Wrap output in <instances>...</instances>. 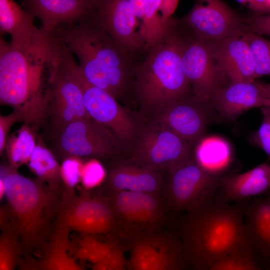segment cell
I'll return each instance as SVG.
<instances>
[{
  "label": "cell",
  "instance_id": "7c38bea8",
  "mask_svg": "<svg viewBox=\"0 0 270 270\" xmlns=\"http://www.w3.org/2000/svg\"><path fill=\"white\" fill-rule=\"evenodd\" d=\"M58 50V64L48 110V118L56 135L74 122L91 118L86 110L81 89L70 71L69 56L72 52L60 40Z\"/></svg>",
  "mask_w": 270,
  "mask_h": 270
},
{
  "label": "cell",
  "instance_id": "9c48e42d",
  "mask_svg": "<svg viewBox=\"0 0 270 270\" xmlns=\"http://www.w3.org/2000/svg\"><path fill=\"white\" fill-rule=\"evenodd\" d=\"M168 170V200L177 210L188 212L211 200L222 177L207 172L191 154Z\"/></svg>",
  "mask_w": 270,
  "mask_h": 270
},
{
  "label": "cell",
  "instance_id": "e0dca14e",
  "mask_svg": "<svg viewBox=\"0 0 270 270\" xmlns=\"http://www.w3.org/2000/svg\"><path fill=\"white\" fill-rule=\"evenodd\" d=\"M96 0H24L20 6L41 20L43 32L50 34L60 24H74L90 19Z\"/></svg>",
  "mask_w": 270,
  "mask_h": 270
},
{
  "label": "cell",
  "instance_id": "7a4b0ae2",
  "mask_svg": "<svg viewBox=\"0 0 270 270\" xmlns=\"http://www.w3.org/2000/svg\"><path fill=\"white\" fill-rule=\"evenodd\" d=\"M78 58L79 70L92 84L116 99L133 98L138 63L124 53L92 17L74 24H62L52 32Z\"/></svg>",
  "mask_w": 270,
  "mask_h": 270
},
{
  "label": "cell",
  "instance_id": "f546056e",
  "mask_svg": "<svg viewBox=\"0 0 270 270\" xmlns=\"http://www.w3.org/2000/svg\"><path fill=\"white\" fill-rule=\"evenodd\" d=\"M254 247L250 239L228 255L212 264L206 270H259Z\"/></svg>",
  "mask_w": 270,
  "mask_h": 270
},
{
  "label": "cell",
  "instance_id": "8d00e7d4",
  "mask_svg": "<svg viewBox=\"0 0 270 270\" xmlns=\"http://www.w3.org/2000/svg\"><path fill=\"white\" fill-rule=\"evenodd\" d=\"M262 123L258 129L251 136L252 142L262 149L270 158V109L263 106L261 108Z\"/></svg>",
  "mask_w": 270,
  "mask_h": 270
},
{
  "label": "cell",
  "instance_id": "4316f807",
  "mask_svg": "<svg viewBox=\"0 0 270 270\" xmlns=\"http://www.w3.org/2000/svg\"><path fill=\"white\" fill-rule=\"evenodd\" d=\"M27 164L37 178L60 194L62 184L60 165L40 136H38L36 146Z\"/></svg>",
  "mask_w": 270,
  "mask_h": 270
},
{
  "label": "cell",
  "instance_id": "7bdbcfd3",
  "mask_svg": "<svg viewBox=\"0 0 270 270\" xmlns=\"http://www.w3.org/2000/svg\"><path fill=\"white\" fill-rule=\"evenodd\" d=\"M134 15L140 21L144 11V0H128Z\"/></svg>",
  "mask_w": 270,
  "mask_h": 270
},
{
  "label": "cell",
  "instance_id": "836d02e7",
  "mask_svg": "<svg viewBox=\"0 0 270 270\" xmlns=\"http://www.w3.org/2000/svg\"><path fill=\"white\" fill-rule=\"evenodd\" d=\"M84 162L82 158L70 156L64 158L60 167V177L64 186L62 194H74L76 186L80 182Z\"/></svg>",
  "mask_w": 270,
  "mask_h": 270
},
{
  "label": "cell",
  "instance_id": "1f68e13d",
  "mask_svg": "<svg viewBox=\"0 0 270 270\" xmlns=\"http://www.w3.org/2000/svg\"><path fill=\"white\" fill-rule=\"evenodd\" d=\"M242 37L248 44L253 57L255 78L270 76V41L250 31Z\"/></svg>",
  "mask_w": 270,
  "mask_h": 270
},
{
  "label": "cell",
  "instance_id": "ffe728a7",
  "mask_svg": "<svg viewBox=\"0 0 270 270\" xmlns=\"http://www.w3.org/2000/svg\"><path fill=\"white\" fill-rule=\"evenodd\" d=\"M214 43L218 58L229 84L255 80L253 57L242 36L229 38Z\"/></svg>",
  "mask_w": 270,
  "mask_h": 270
},
{
  "label": "cell",
  "instance_id": "f35d334b",
  "mask_svg": "<svg viewBox=\"0 0 270 270\" xmlns=\"http://www.w3.org/2000/svg\"><path fill=\"white\" fill-rule=\"evenodd\" d=\"M244 18L250 31L260 36H270V14L265 16L252 14Z\"/></svg>",
  "mask_w": 270,
  "mask_h": 270
},
{
  "label": "cell",
  "instance_id": "ee69618b",
  "mask_svg": "<svg viewBox=\"0 0 270 270\" xmlns=\"http://www.w3.org/2000/svg\"><path fill=\"white\" fill-rule=\"evenodd\" d=\"M262 87L266 94V96H270V83L262 84Z\"/></svg>",
  "mask_w": 270,
  "mask_h": 270
},
{
  "label": "cell",
  "instance_id": "2e32d148",
  "mask_svg": "<svg viewBox=\"0 0 270 270\" xmlns=\"http://www.w3.org/2000/svg\"><path fill=\"white\" fill-rule=\"evenodd\" d=\"M216 114L210 101L192 95L164 106L152 116V120L192 146L202 138Z\"/></svg>",
  "mask_w": 270,
  "mask_h": 270
},
{
  "label": "cell",
  "instance_id": "60d3db41",
  "mask_svg": "<svg viewBox=\"0 0 270 270\" xmlns=\"http://www.w3.org/2000/svg\"><path fill=\"white\" fill-rule=\"evenodd\" d=\"M178 2V0H161L158 11L164 23L166 24L171 18Z\"/></svg>",
  "mask_w": 270,
  "mask_h": 270
},
{
  "label": "cell",
  "instance_id": "8992f818",
  "mask_svg": "<svg viewBox=\"0 0 270 270\" xmlns=\"http://www.w3.org/2000/svg\"><path fill=\"white\" fill-rule=\"evenodd\" d=\"M172 28L178 40L184 72L194 96L209 101L216 90L229 84L214 42L193 36L180 26L175 18Z\"/></svg>",
  "mask_w": 270,
  "mask_h": 270
},
{
  "label": "cell",
  "instance_id": "ac0fdd59",
  "mask_svg": "<svg viewBox=\"0 0 270 270\" xmlns=\"http://www.w3.org/2000/svg\"><path fill=\"white\" fill-rule=\"evenodd\" d=\"M110 200L116 218L127 224L154 230L164 220V208L158 194L116 192H112Z\"/></svg>",
  "mask_w": 270,
  "mask_h": 270
},
{
  "label": "cell",
  "instance_id": "f1b7e54d",
  "mask_svg": "<svg viewBox=\"0 0 270 270\" xmlns=\"http://www.w3.org/2000/svg\"><path fill=\"white\" fill-rule=\"evenodd\" d=\"M160 2L161 0H144L141 22L146 36V52L165 40L167 23H164L158 11Z\"/></svg>",
  "mask_w": 270,
  "mask_h": 270
},
{
  "label": "cell",
  "instance_id": "d590c367",
  "mask_svg": "<svg viewBox=\"0 0 270 270\" xmlns=\"http://www.w3.org/2000/svg\"><path fill=\"white\" fill-rule=\"evenodd\" d=\"M92 270H132L122 248L114 244L109 253L100 262L91 266Z\"/></svg>",
  "mask_w": 270,
  "mask_h": 270
},
{
  "label": "cell",
  "instance_id": "74e56055",
  "mask_svg": "<svg viewBox=\"0 0 270 270\" xmlns=\"http://www.w3.org/2000/svg\"><path fill=\"white\" fill-rule=\"evenodd\" d=\"M23 122L22 117L18 112L13 111L8 116H0V154H3L9 130L13 124L16 122Z\"/></svg>",
  "mask_w": 270,
  "mask_h": 270
},
{
  "label": "cell",
  "instance_id": "3957f363",
  "mask_svg": "<svg viewBox=\"0 0 270 270\" xmlns=\"http://www.w3.org/2000/svg\"><path fill=\"white\" fill-rule=\"evenodd\" d=\"M180 234L186 259L194 270H206L250 239L240 209L212 200L188 212Z\"/></svg>",
  "mask_w": 270,
  "mask_h": 270
},
{
  "label": "cell",
  "instance_id": "7402d4cb",
  "mask_svg": "<svg viewBox=\"0 0 270 270\" xmlns=\"http://www.w3.org/2000/svg\"><path fill=\"white\" fill-rule=\"evenodd\" d=\"M220 188L227 200H240L270 190V164L262 163L242 174L223 176Z\"/></svg>",
  "mask_w": 270,
  "mask_h": 270
},
{
  "label": "cell",
  "instance_id": "bcb514c9",
  "mask_svg": "<svg viewBox=\"0 0 270 270\" xmlns=\"http://www.w3.org/2000/svg\"><path fill=\"white\" fill-rule=\"evenodd\" d=\"M270 270V268H268V270Z\"/></svg>",
  "mask_w": 270,
  "mask_h": 270
},
{
  "label": "cell",
  "instance_id": "ab89813d",
  "mask_svg": "<svg viewBox=\"0 0 270 270\" xmlns=\"http://www.w3.org/2000/svg\"><path fill=\"white\" fill-rule=\"evenodd\" d=\"M238 2L257 16L270 14V0H240Z\"/></svg>",
  "mask_w": 270,
  "mask_h": 270
},
{
  "label": "cell",
  "instance_id": "52a82bcc",
  "mask_svg": "<svg viewBox=\"0 0 270 270\" xmlns=\"http://www.w3.org/2000/svg\"><path fill=\"white\" fill-rule=\"evenodd\" d=\"M69 66L74 79L81 89L84 106L90 118L108 129L119 142H134L140 128L130 111L108 92L90 84L80 72L72 54Z\"/></svg>",
  "mask_w": 270,
  "mask_h": 270
},
{
  "label": "cell",
  "instance_id": "f6af8a7d",
  "mask_svg": "<svg viewBox=\"0 0 270 270\" xmlns=\"http://www.w3.org/2000/svg\"><path fill=\"white\" fill-rule=\"evenodd\" d=\"M264 106H266L270 109V96H267Z\"/></svg>",
  "mask_w": 270,
  "mask_h": 270
},
{
  "label": "cell",
  "instance_id": "9a60e30c",
  "mask_svg": "<svg viewBox=\"0 0 270 270\" xmlns=\"http://www.w3.org/2000/svg\"><path fill=\"white\" fill-rule=\"evenodd\" d=\"M57 136L64 158L70 156L108 158L115 154L119 144L108 129L92 118L70 124Z\"/></svg>",
  "mask_w": 270,
  "mask_h": 270
},
{
  "label": "cell",
  "instance_id": "603a6c76",
  "mask_svg": "<svg viewBox=\"0 0 270 270\" xmlns=\"http://www.w3.org/2000/svg\"><path fill=\"white\" fill-rule=\"evenodd\" d=\"M34 18L16 2L0 0V34H10L12 44H28L40 32L34 24Z\"/></svg>",
  "mask_w": 270,
  "mask_h": 270
},
{
  "label": "cell",
  "instance_id": "d6a6232c",
  "mask_svg": "<svg viewBox=\"0 0 270 270\" xmlns=\"http://www.w3.org/2000/svg\"><path fill=\"white\" fill-rule=\"evenodd\" d=\"M84 235L74 252L76 260L88 262L92 265L102 260L114 246V244L100 242L94 235Z\"/></svg>",
  "mask_w": 270,
  "mask_h": 270
},
{
  "label": "cell",
  "instance_id": "d6986e66",
  "mask_svg": "<svg viewBox=\"0 0 270 270\" xmlns=\"http://www.w3.org/2000/svg\"><path fill=\"white\" fill-rule=\"evenodd\" d=\"M266 98L262 84L254 80L229 84L220 88L209 101L220 116L232 120L250 109L263 106Z\"/></svg>",
  "mask_w": 270,
  "mask_h": 270
},
{
  "label": "cell",
  "instance_id": "6da1fadb",
  "mask_svg": "<svg viewBox=\"0 0 270 270\" xmlns=\"http://www.w3.org/2000/svg\"><path fill=\"white\" fill-rule=\"evenodd\" d=\"M58 64L57 39L40 32L28 44L0 38V103L12 107L36 130L48 118Z\"/></svg>",
  "mask_w": 270,
  "mask_h": 270
},
{
  "label": "cell",
  "instance_id": "277c9868",
  "mask_svg": "<svg viewBox=\"0 0 270 270\" xmlns=\"http://www.w3.org/2000/svg\"><path fill=\"white\" fill-rule=\"evenodd\" d=\"M0 178L4 183L6 206L12 226L18 233L22 256L43 250L49 240L54 218L61 200L38 178H30L8 165H1Z\"/></svg>",
  "mask_w": 270,
  "mask_h": 270
},
{
  "label": "cell",
  "instance_id": "b9f144b4",
  "mask_svg": "<svg viewBox=\"0 0 270 270\" xmlns=\"http://www.w3.org/2000/svg\"><path fill=\"white\" fill-rule=\"evenodd\" d=\"M19 270H44L39 259L32 255L21 258L18 265Z\"/></svg>",
  "mask_w": 270,
  "mask_h": 270
},
{
  "label": "cell",
  "instance_id": "ba28073f",
  "mask_svg": "<svg viewBox=\"0 0 270 270\" xmlns=\"http://www.w3.org/2000/svg\"><path fill=\"white\" fill-rule=\"evenodd\" d=\"M176 20L193 36L209 42L242 36L250 32L245 18L218 0L198 1L186 15Z\"/></svg>",
  "mask_w": 270,
  "mask_h": 270
},
{
  "label": "cell",
  "instance_id": "5bb4252c",
  "mask_svg": "<svg viewBox=\"0 0 270 270\" xmlns=\"http://www.w3.org/2000/svg\"><path fill=\"white\" fill-rule=\"evenodd\" d=\"M184 260L181 242L170 234L149 230L133 235L132 270H182Z\"/></svg>",
  "mask_w": 270,
  "mask_h": 270
},
{
  "label": "cell",
  "instance_id": "5b68a950",
  "mask_svg": "<svg viewBox=\"0 0 270 270\" xmlns=\"http://www.w3.org/2000/svg\"><path fill=\"white\" fill-rule=\"evenodd\" d=\"M194 95L184 74L178 40L171 28L165 40L148 51L136 66L134 100L152 116L172 102Z\"/></svg>",
  "mask_w": 270,
  "mask_h": 270
},
{
  "label": "cell",
  "instance_id": "cb8c5ba5",
  "mask_svg": "<svg viewBox=\"0 0 270 270\" xmlns=\"http://www.w3.org/2000/svg\"><path fill=\"white\" fill-rule=\"evenodd\" d=\"M244 222L256 251L262 256H270V194L250 204Z\"/></svg>",
  "mask_w": 270,
  "mask_h": 270
},
{
  "label": "cell",
  "instance_id": "e575fe53",
  "mask_svg": "<svg viewBox=\"0 0 270 270\" xmlns=\"http://www.w3.org/2000/svg\"><path fill=\"white\" fill-rule=\"evenodd\" d=\"M106 176L102 165L96 160L92 159L84 162L80 182L84 190H90L99 186Z\"/></svg>",
  "mask_w": 270,
  "mask_h": 270
},
{
  "label": "cell",
  "instance_id": "4dcf8cb0",
  "mask_svg": "<svg viewBox=\"0 0 270 270\" xmlns=\"http://www.w3.org/2000/svg\"><path fill=\"white\" fill-rule=\"evenodd\" d=\"M22 256L18 233L11 226L2 230L0 237V270H15Z\"/></svg>",
  "mask_w": 270,
  "mask_h": 270
},
{
  "label": "cell",
  "instance_id": "484cf974",
  "mask_svg": "<svg viewBox=\"0 0 270 270\" xmlns=\"http://www.w3.org/2000/svg\"><path fill=\"white\" fill-rule=\"evenodd\" d=\"M231 157L228 143L216 136L202 138L195 148L194 158L207 172L222 176L221 172L228 165Z\"/></svg>",
  "mask_w": 270,
  "mask_h": 270
},
{
  "label": "cell",
  "instance_id": "30bf717a",
  "mask_svg": "<svg viewBox=\"0 0 270 270\" xmlns=\"http://www.w3.org/2000/svg\"><path fill=\"white\" fill-rule=\"evenodd\" d=\"M92 18L134 62L142 60L146 53V36L128 0H96Z\"/></svg>",
  "mask_w": 270,
  "mask_h": 270
},
{
  "label": "cell",
  "instance_id": "44dd1931",
  "mask_svg": "<svg viewBox=\"0 0 270 270\" xmlns=\"http://www.w3.org/2000/svg\"><path fill=\"white\" fill-rule=\"evenodd\" d=\"M112 192L129 191L158 194L162 178L158 171L133 164H120L112 168L106 176Z\"/></svg>",
  "mask_w": 270,
  "mask_h": 270
},
{
  "label": "cell",
  "instance_id": "8fae6325",
  "mask_svg": "<svg viewBox=\"0 0 270 270\" xmlns=\"http://www.w3.org/2000/svg\"><path fill=\"white\" fill-rule=\"evenodd\" d=\"M84 190L80 194H62L56 220L70 230L83 234H108L117 226L110 198Z\"/></svg>",
  "mask_w": 270,
  "mask_h": 270
},
{
  "label": "cell",
  "instance_id": "d4e9b609",
  "mask_svg": "<svg viewBox=\"0 0 270 270\" xmlns=\"http://www.w3.org/2000/svg\"><path fill=\"white\" fill-rule=\"evenodd\" d=\"M70 232L66 226L56 220L48 242L39 259L44 270H84L68 252Z\"/></svg>",
  "mask_w": 270,
  "mask_h": 270
},
{
  "label": "cell",
  "instance_id": "4fadbf2b",
  "mask_svg": "<svg viewBox=\"0 0 270 270\" xmlns=\"http://www.w3.org/2000/svg\"><path fill=\"white\" fill-rule=\"evenodd\" d=\"M140 128L134 140V155L145 166L168 170L191 154L192 145L156 121Z\"/></svg>",
  "mask_w": 270,
  "mask_h": 270
},
{
  "label": "cell",
  "instance_id": "83f0119b",
  "mask_svg": "<svg viewBox=\"0 0 270 270\" xmlns=\"http://www.w3.org/2000/svg\"><path fill=\"white\" fill-rule=\"evenodd\" d=\"M36 130L30 124L23 125L8 136L6 144L8 166L18 170L28 164L36 146Z\"/></svg>",
  "mask_w": 270,
  "mask_h": 270
}]
</instances>
